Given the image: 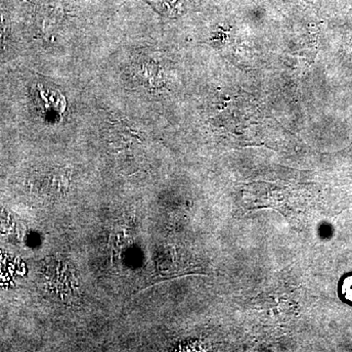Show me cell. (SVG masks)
I'll use <instances>...</instances> for the list:
<instances>
[{
    "instance_id": "6da1fadb",
    "label": "cell",
    "mask_w": 352,
    "mask_h": 352,
    "mask_svg": "<svg viewBox=\"0 0 352 352\" xmlns=\"http://www.w3.org/2000/svg\"><path fill=\"white\" fill-rule=\"evenodd\" d=\"M36 102L41 108L44 109L47 113H63L66 108V101L63 95L60 94L56 89H51L43 87V85H36Z\"/></svg>"
},
{
    "instance_id": "7a4b0ae2",
    "label": "cell",
    "mask_w": 352,
    "mask_h": 352,
    "mask_svg": "<svg viewBox=\"0 0 352 352\" xmlns=\"http://www.w3.org/2000/svg\"><path fill=\"white\" fill-rule=\"evenodd\" d=\"M342 295L349 302H352V276L347 277L342 282Z\"/></svg>"
},
{
    "instance_id": "3957f363",
    "label": "cell",
    "mask_w": 352,
    "mask_h": 352,
    "mask_svg": "<svg viewBox=\"0 0 352 352\" xmlns=\"http://www.w3.org/2000/svg\"><path fill=\"white\" fill-rule=\"evenodd\" d=\"M4 28V19L3 16H2V14L0 13V31H1L2 29Z\"/></svg>"
}]
</instances>
